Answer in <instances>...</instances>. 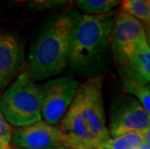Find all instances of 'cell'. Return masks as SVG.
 I'll list each match as a JSON object with an SVG mask.
<instances>
[{
    "label": "cell",
    "instance_id": "6da1fadb",
    "mask_svg": "<svg viewBox=\"0 0 150 149\" xmlns=\"http://www.w3.org/2000/svg\"><path fill=\"white\" fill-rule=\"evenodd\" d=\"M57 127L69 138V149L93 147L110 138L103 99V76L86 78L79 84L74 101Z\"/></svg>",
    "mask_w": 150,
    "mask_h": 149
},
{
    "label": "cell",
    "instance_id": "7a4b0ae2",
    "mask_svg": "<svg viewBox=\"0 0 150 149\" xmlns=\"http://www.w3.org/2000/svg\"><path fill=\"white\" fill-rule=\"evenodd\" d=\"M117 11L104 15L76 14L72 31L68 66L86 78L101 76L110 52V33Z\"/></svg>",
    "mask_w": 150,
    "mask_h": 149
},
{
    "label": "cell",
    "instance_id": "3957f363",
    "mask_svg": "<svg viewBox=\"0 0 150 149\" xmlns=\"http://www.w3.org/2000/svg\"><path fill=\"white\" fill-rule=\"evenodd\" d=\"M76 14L58 16L41 30L32 44L24 70L33 81L50 80L68 67L72 31Z\"/></svg>",
    "mask_w": 150,
    "mask_h": 149
},
{
    "label": "cell",
    "instance_id": "277c9868",
    "mask_svg": "<svg viewBox=\"0 0 150 149\" xmlns=\"http://www.w3.org/2000/svg\"><path fill=\"white\" fill-rule=\"evenodd\" d=\"M0 112L12 127L21 128L42 121L40 84L21 72L0 96Z\"/></svg>",
    "mask_w": 150,
    "mask_h": 149
},
{
    "label": "cell",
    "instance_id": "5b68a950",
    "mask_svg": "<svg viewBox=\"0 0 150 149\" xmlns=\"http://www.w3.org/2000/svg\"><path fill=\"white\" fill-rule=\"evenodd\" d=\"M79 84V81L66 76L50 78L40 84L43 121L58 126L74 101Z\"/></svg>",
    "mask_w": 150,
    "mask_h": 149
},
{
    "label": "cell",
    "instance_id": "8992f818",
    "mask_svg": "<svg viewBox=\"0 0 150 149\" xmlns=\"http://www.w3.org/2000/svg\"><path fill=\"white\" fill-rule=\"evenodd\" d=\"M150 127V116L135 97L118 96L111 103L108 133L110 138L127 133H143Z\"/></svg>",
    "mask_w": 150,
    "mask_h": 149
},
{
    "label": "cell",
    "instance_id": "52a82bcc",
    "mask_svg": "<svg viewBox=\"0 0 150 149\" xmlns=\"http://www.w3.org/2000/svg\"><path fill=\"white\" fill-rule=\"evenodd\" d=\"M145 41L144 25L124 11L118 12L110 33V52L118 67Z\"/></svg>",
    "mask_w": 150,
    "mask_h": 149
},
{
    "label": "cell",
    "instance_id": "ba28073f",
    "mask_svg": "<svg viewBox=\"0 0 150 149\" xmlns=\"http://www.w3.org/2000/svg\"><path fill=\"white\" fill-rule=\"evenodd\" d=\"M12 146L20 149L69 148L70 141L57 126L50 125L42 120L13 130Z\"/></svg>",
    "mask_w": 150,
    "mask_h": 149
},
{
    "label": "cell",
    "instance_id": "9c48e42d",
    "mask_svg": "<svg viewBox=\"0 0 150 149\" xmlns=\"http://www.w3.org/2000/svg\"><path fill=\"white\" fill-rule=\"evenodd\" d=\"M23 50L18 38L0 30V92H3L21 73Z\"/></svg>",
    "mask_w": 150,
    "mask_h": 149
},
{
    "label": "cell",
    "instance_id": "30bf717a",
    "mask_svg": "<svg viewBox=\"0 0 150 149\" xmlns=\"http://www.w3.org/2000/svg\"><path fill=\"white\" fill-rule=\"evenodd\" d=\"M118 68L122 78L146 86L150 82V47L147 42L139 44L132 55Z\"/></svg>",
    "mask_w": 150,
    "mask_h": 149
},
{
    "label": "cell",
    "instance_id": "8fae6325",
    "mask_svg": "<svg viewBox=\"0 0 150 149\" xmlns=\"http://www.w3.org/2000/svg\"><path fill=\"white\" fill-rule=\"evenodd\" d=\"M142 142H144L143 133H127L99 142L93 147L100 149H137Z\"/></svg>",
    "mask_w": 150,
    "mask_h": 149
},
{
    "label": "cell",
    "instance_id": "7c38bea8",
    "mask_svg": "<svg viewBox=\"0 0 150 149\" xmlns=\"http://www.w3.org/2000/svg\"><path fill=\"white\" fill-rule=\"evenodd\" d=\"M120 6L124 11L144 26L150 25V0H123Z\"/></svg>",
    "mask_w": 150,
    "mask_h": 149
},
{
    "label": "cell",
    "instance_id": "4fadbf2b",
    "mask_svg": "<svg viewBox=\"0 0 150 149\" xmlns=\"http://www.w3.org/2000/svg\"><path fill=\"white\" fill-rule=\"evenodd\" d=\"M78 8L83 15L97 16L104 15L114 11L120 6V1L117 0H78L76 2Z\"/></svg>",
    "mask_w": 150,
    "mask_h": 149
},
{
    "label": "cell",
    "instance_id": "5bb4252c",
    "mask_svg": "<svg viewBox=\"0 0 150 149\" xmlns=\"http://www.w3.org/2000/svg\"><path fill=\"white\" fill-rule=\"evenodd\" d=\"M122 83L125 88V91L138 100L140 106L150 116V91L148 90L147 86L137 84L128 78H122Z\"/></svg>",
    "mask_w": 150,
    "mask_h": 149
},
{
    "label": "cell",
    "instance_id": "9a60e30c",
    "mask_svg": "<svg viewBox=\"0 0 150 149\" xmlns=\"http://www.w3.org/2000/svg\"><path fill=\"white\" fill-rule=\"evenodd\" d=\"M12 126L0 112V149H13Z\"/></svg>",
    "mask_w": 150,
    "mask_h": 149
},
{
    "label": "cell",
    "instance_id": "2e32d148",
    "mask_svg": "<svg viewBox=\"0 0 150 149\" xmlns=\"http://www.w3.org/2000/svg\"><path fill=\"white\" fill-rule=\"evenodd\" d=\"M143 138H144V141L150 145V127H148L147 129L143 132Z\"/></svg>",
    "mask_w": 150,
    "mask_h": 149
},
{
    "label": "cell",
    "instance_id": "e0dca14e",
    "mask_svg": "<svg viewBox=\"0 0 150 149\" xmlns=\"http://www.w3.org/2000/svg\"><path fill=\"white\" fill-rule=\"evenodd\" d=\"M145 28V37H146V42H147L148 46L150 47V25L148 26H144Z\"/></svg>",
    "mask_w": 150,
    "mask_h": 149
},
{
    "label": "cell",
    "instance_id": "ac0fdd59",
    "mask_svg": "<svg viewBox=\"0 0 150 149\" xmlns=\"http://www.w3.org/2000/svg\"><path fill=\"white\" fill-rule=\"evenodd\" d=\"M137 149H150V145H148L146 142L144 141V142H142V144L139 145V146L137 148Z\"/></svg>",
    "mask_w": 150,
    "mask_h": 149
},
{
    "label": "cell",
    "instance_id": "d6986e66",
    "mask_svg": "<svg viewBox=\"0 0 150 149\" xmlns=\"http://www.w3.org/2000/svg\"><path fill=\"white\" fill-rule=\"evenodd\" d=\"M71 149H100V148L91 147V146H76V147H73Z\"/></svg>",
    "mask_w": 150,
    "mask_h": 149
},
{
    "label": "cell",
    "instance_id": "ffe728a7",
    "mask_svg": "<svg viewBox=\"0 0 150 149\" xmlns=\"http://www.w3.org/2000/svg\"><path fill=\"white\" fill-rule=\"evenodd\" d=\"M13 149H20V148L13 147ZM47 149H69V148H66V147H56V148H47Z\"/></svg>",
    "mask_w": 150,
    "mask_h": 149
},
{
    "label": "cell",
    "instance_id": "44dd1931",
    "mask_svg": "<svg viewBox=\"0 0 150 149\" xmlns=\"http://www.w3.org/2000/svg\"><path fill=\"white\" fill-rule=\"evenodd\" d=\"M146 86H147V88H148V90L150 91V82H149V83H148L147 85H146Z\"/></svg>",
    "mask_w": 150,
    "mask_h": 149
}]
</instances>
